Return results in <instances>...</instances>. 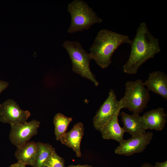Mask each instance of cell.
<instances>
[{"mask_svg":"<svg viewBox=\"0 0 167 167\" xmlns=\"http://www.w3.org/2000/svg\"><path fill=\"white\" fill-rule=\"evenodd\" d=\"M144 83L148 91L167 99V75L164 72L156 71L150 73Z\"/></svg>","mask_w":167,"mask_h":167,"instance_id":"7c38bea8","label":"cell"},{"mask_svg":"<svg viewBox=\"0 0 167 167\" xmlns=\"http://www.w3.org/2000/svg\"><path fill=\"white\" fill-rule=\"evenodd\" d=\"M120 111H118L105 124L101 127L99 131L103 139L114 140L120 143L124 140L123 135L125 132L122 127L120 126L118 122V117Z\"/></svg>","mask_w":167,"mask_h":167,"instance_id":"4fadbf2b","label":"cell"},{"mask_svg":"<svg viewBox=\"0 0 167 167\" xmlns=\"http://www.w3.org/2000/svg\"><path fill=\"white\" fill-rule=\"evenodd\" d=\"M159 42L151 33L147 24L140 23L132 40L130 55L123 66V71L129 74H136L143 63L161 51Z\"/></svg>","mask_w":167,"mask_h":167,"instance_id":"6da1fadb","label":"cell"},{"mask_svg":"<svg viewBox=\"0 0 167 167\" xmlns=\"http://www.w3.org/2000/svg\"><path fill=\"white\" fill-rule=\"evenodd\" d=\"M154 167H167V161L166 160L164 162H156L155 163Z\"/></svg>","mask_w":167,"mask_h":167,"instance_id":"ffe728a7","label":"cell"},{"mask_svg":"<svg viewBox=\"0 0 167 167\" xmlns=\"http://www.w3.org/2000/svg\"><path fill=\"white\" fill-rule=\"evenodd\" d=\"M141 167H154V166L150 163H144Z\"/></svg>","mask_w":167,"mask_h":167,"instance_id":"603a6c76","label":"cell"},{"mask_svg":"<svg viewBox=\"0 0 167 167\" xmlns=\"http://www.w3.org/2000/svg\"><path fill=\"white\" fill-rule=\"evenodd\" d=\"M69 55L72 64V70L75 73L86 78L97 86L99 82L90 67L91 60L89 54L83 49L78 41H66L63 45Z\"/></svg>","mask_w":167,"mask_h":167,"instance_id":"5b68a950","label":"cell"},{"mask_svg":"<svg viewBox=\"0 0 167 167\" xmlns=\"http://www.w3.org/2000/svg\"><path fill=\"white\" fill-rule=\"evenodd\" d=\"M132 43L128 36L106 29L98 32L90 48L91 59H93L101 68L108 67L111 63V58L115 51L122 44Z\"/></svg>","mask_w":167,"mask_h":167,"instance_id":"7a4b0ae2","label":"cell"},{"mask_svg":"<svg viewBox=\"0 0 167 167\" xmlns=\"http://www.w3.org/2000/svg\"><path fill=\"white\" fill-rule=\"evenodd\" d=\"M121 108L114 90L111 89L107 99L104 102L93 119L95 128L99 131Z\"/></svg>","mask_w":167,"mask_h":167,"instance_id":"52a82bcc","label":"cell"},{"mask_svg":"<svg viewBox=\"0 0 167 167\" xmlns=\"http://www.w3.org/2000/svg\"><path fill=\"white\" fill-rule=\"evenodd\" d=\"M8 82L2 80H0V95L1 93L8 86ZM1 104L0 103V106Z\"/></svg>","mask_w":167,"mask_h":167,"instance_id":"d6986e66","label":"cell"},{"mask_svg":"<svg viewBox=\"0 0 167 167\" xmlns=\"http://www.w3.org/2000/svg\"><path fill=\"white\" fill-rule=\"evenodd\" d=\"M31 113L24 110L14 100L5 101L0 106V122L10 125L22 124L27 122Z\"/></svg>","mask_w":167,"mask_h":167,"instance_id":"8992f818","label":"cell"},{"mask_svg":"<svg viewBox=\"0 0 167 167\" xmlns=\"http://www.w3.org/2000/svg\"><path fill=\"white\" fill-rule=\"evenodd\" d=\"M125 87V94L119 101L121 109H127L133 114H139L147 107L150 100L149 91L140 79L127 81Z\"/></svg>","mask_w":167,"mask_h":167,"instance_id":"3957f363","label":"cell"},{"mask_svg":"<svg viewBox=\"0 0 167 167\" xmlns=\"http://www.w3.org/2000/svg\"><path fill=\"white\" fill-rule=\"evenodd\" d=\"M36 151L33 167H44L46 161L55 149L49 143L36 142Z\"/></svg>","mask_w":167,"mask_h":167,"instance_id":"2e32d148","label":"cell"},{"mask_svg":"<svg viewBox=\"0 0 167 167\" xmlns=\"http://www.w3.org/2000/svg\"><path fill=\"white\" fill-rule=\"evenodd\" d=\"M67 167H92V166L89 165H71L69 166H68Z\"/></svg>","mask_w":167,"mask_h":167,"instance_id":"7402d4cb","label":"cell"},{"mask_svg":"<svg viewBox=\"0 0 167 167\" xmlns=\"http://www.w3.org/2000/svg\"><path fill=\"white\" fill-rule=\"evenodd\" d=\"M44 167H65L64 159L58 154L55 149L46 161Z\"/></svg>","mask_w":167,"mask_h":167,"instance_id":"ac0fdd59","label":"cell"},{"mask_svg":"<svg viewBox=\"0 0 167 167\" xmlns=\"http://www.w3.org/2000/svg\"><path fill=\"white\" fill-rule=\"evenodd\" d=\"M84 132L83 124L81 122H78L69 132L64 134L60 139L62 144L71 148L76 156L79 157L82 156L80 143Z\"/></svg>","mask_w":167,"mask_h":167,"instance_id":"8fae6325","label":"cell"},{"mask_svg":"<svg viewBox=\"0 0 167 167\" xmlns=\"http://www.w3.org/2000/svg\"><path fill=\"white\" fill-rule=\"evenodd\" d=\"M72 120V118L66 117L61 113H58L55 115L53 122L55 127L54 134L57 141L60 140L66 133L69 125Z\"/></svg>","mask_w":167,"mask_h":167,"instance_id":"e0dca14e","label":"cell"},{"mask_svg":"<svg viewBox=\"0 0 167 167\" xmlns=\"http://www.w3.org/2000/svg\"><path fill=\"white\" fill-rule=\"evenodd\" d=\"M153 136V133L148 132L127 140H124L115 150L118 155L130 156L143 151L150 143Z\"/></svg>","mask_w":167,"mask_h":167,"instance_id":"9c48e42d","label":"cell"},{"mask_svg":"<svg viewBox=\"0 0 167 167\" xmlns=\"http://www.w3.org/2000/svg\"><path fill=\"white\" fill-rule=\"evenodd\" d=\"M15 155L18 162L25 165L33 166L36 151V143L34 141L28 142L17 147Z\"/></svg>","mask_w":167,"mask_h":167,"instance_id":"9a60e30c","label":"cell"},{"mask_svg":"<svg viewBox=\"0 0 167 167\" xmlns=\"http://www.w3.org/2000/svg\"><path fill=\"white\" fill-rule=\"evenodd\" d=\"M122 128L125 132L128 133L131 137L144 134L147 130L146 124L143 116L139 114L130 115L124 112L121 113Z\"/></svg>","mask_w":167,"mask_h":167,"instance_id":"30bf717a","label":"cell"},{"mask_svg":"<svg viewBox=\"0 0 167 167\" xmlns=\"http://www.w3.org/2000/svg\"><path fill=\"white\" fill-rule=\"evenodd\" d=\"M67 11L71 16V24L67 30L70 33L88 30L94 24L102 22L101 19L82 0H75L69 3Z\"/></svg>","mask_w":167,"mask_h":167,"instance_id":"277c9868","label":"cell"},{"mask_svg":"<svg viewBox=\"0 0 167 167\" xmlns=\"http://www.w3.org/2000/svg\"><path fill=\"white\" fill-rule=\"evenodd\" d=\"M166 116L164 109L161 107L146 112L143 117L145 120L147 130H162L166 122Z\"/></svg>","mask_w":167,"mask_h":167,"instance_id":"5bb4252c","label":"cell"},{"mask_svg":"<svg viewBox=\"0 0 167 167\" xmlns=\"http://www.w3.org/2000/svg\"><path fill=\"white\" fill-rule=\"evenodd\" d=\"M40 122L35 119L29 122L11 125L9 137L11 142L17 147L27 143L38 134Z\"/></svg>","mask_w":167,"mask_h":167,"instance_id":"ba28073f","label":"cell"},{"mask_svg":"<svg viewBox=\"0 0 167 167\" xmlns=\"http://www.w3.org/2000/svg\"><path fill=\"white\" fill-rule=\"evenodd\" d=\"M9 167H26V165L22 163L17 162L11 165Z\"/></svg>","mask_w":167,"mask_h":167,"instance_id":"44dd1931","label":"cell"}]
</instances>
